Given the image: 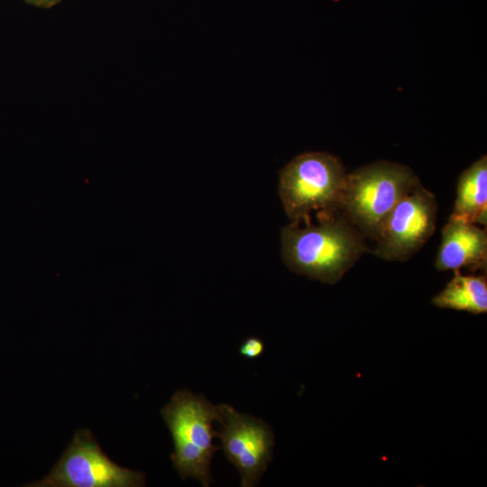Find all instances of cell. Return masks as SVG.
Segmentation results:
<instances>
[{"instance_id":"6da1fadb","label":"cell","mask_w":487,"mask_h":487,"mask_svg":"<svg viewBox=\"0 0 487 487\" xmlns=\"http://www.w3.org/2000/svg\"><path fill=\"white\" fill-rule=\"evenodd\" d=\"M281 255L292 271L323 283L341 280L366 251L347 218L324 217L317 225L291 223L280 233Z\"/></svg>"},{"instance_id":"7a4b0ae2","label":"cell","mask_w":487,"mask_h":487,"mask_svg":"<svg viewBox=\"0 0 487 487\" xmlns=\"http://www.w3.org/2000/svg\"><path fill=\"white\" fill-rule=\"evenodd\" d=\"M174 444L170 459L181 479H196L207 487L213 482L210 464L219 446L213 444L216 437L214 423L218 406L204 395L188 390L177 391L161 410Z\"/></svg>"},{"instance_id":"3957f363","label":"cell","mask_w":487,"mask_h":487,"mask_svg":"<svg viewBox=\"0 0 487 487\" xmlns=\"http://www.w3.org/2000/svg\"><path fill=\"white\" fill-rule=\"evenodd\" d=\"M418 182L407 166L376 161L347 174L340 208L353 225L376 238L396 204Z\"/></svg>"},{"instance_id":"277c9868","label":"cell","mask_w":487,"mask_h":487,"mask_svg":"<svg viewBox=\"0 0 487 487\" xmlns=\"http://www.w3.org/2000/svg\"><path fill=\"white\" fill-rule=\"evenodd\" d=\"M346 177L340 161L330 153L298 155L280 172L279 195L286 215L299 223L315 210L340 208Z\"/></svg>"},{"instance_id":"5b68a950","label":"cell","mask_w":487,"mask_h":487,"mask_svg":"<svg viewBox=\"0 0 487 487\" xmlns=\"http://www.w3.org/2000/svg\"><path fill=\"white\" fill-rule=\"evenodd\" d=\"M143 473L119 466L102 451L90 430H78L51 471L32 487H140Z\"/></svg>"},{"instance_id":"8992f818","label":"cell","mask_w":487,"mask_h":487,"mask_svg":"<svg viewBox=\"0 0 487 487\" xmlns=\"http://www.w3.org/2000/svg\"><path fill=\"white\" fill-rule=\"evenodd\" d=\"M216 431L227 460L236 468L242 487L259 484L272 460L274 434L263 419L241 413L227 404L218 405Z\"/></svg>"},{"instance_id":"52a82bcc","label":"cell","mask_w":487,"mask_h":487,"mask_svg":"<svg viewBox=\"0 0 487 487\" xmlns=\"http://www.w3.org/2000/svg\"><path fill=\"white\" fill-rule=\"evenodd\" d=\"M436 212L435 196L417 183L387 216L375 238L378 244L374 253L387 261L409 259L434 233Z\"/></svg>"},{"instance_id":"ba28073f","label":"cell","mask_w":487,"mask_h":487,"mask_svg":"<svg viewBox=\"0 0 487 487\" xmlns=\"http://www.w3.org/2000/svg\"><path fill=\"white\" fill-rule=\"evenodd\" d=\"M487 234L475 224L449 217L443 227L435 266L438 271L485 266Z\"/></svg>"},{"instance_id":"9c48e42d","label":"cell","mask_w":487,"mask_h":487,"mask_svg":"<svg viewBox=\"0 0 487 487\" xmlns=\"http://www.w3.org/2000/svg\"><path fill=\"white\" fill-rule=\"evenodd\" d=\"M487 158L481 157L459 177L450 217L486 225Z\"/></svg>"},{"instance_id":"30bf717a","label":"cell","mask_w":487,"mask_h":487,"mask_svg":"<svg viewBox=\"0 0 487 487\" xmlns=\"http://www.w3.org/2000/svg\"><path fill=\"white\" fill-rule=\"evenodd\" d=\"M432 304L440 308L466 311L474 315L487 312V280L485 275L455 276L443 290L432 299Z\"/></svg>"},{"instance_id":"8fae6325","label":"cell","mask_w":487,"mask_h":487,"mask_svg":"<svg viewBox=\"0 0 487 487\" xmlns=\"http://www.w3.org/2000/svg\"><path fill=\"white\" fill-rule=\"evenodd\" d=\"M264 349V342L260 337L250 336L241 344L239 353L245 358L255 359L263 354Z\"/></svg>"},{"instance_id":"7c38bea8","label":"cell","mask_w":487,"mask_h":487,"mask_svg":"<svg viewBox=\"0 0 487 487\" xmlns=\"http://www.w3.org/2000/svg\"><path fill=\"white\" fill-rule=\"evenodd\" d=\"M25 1L36 6L49 8L57 5L61 0H25Z\"/></svg>"}]
</instances>
